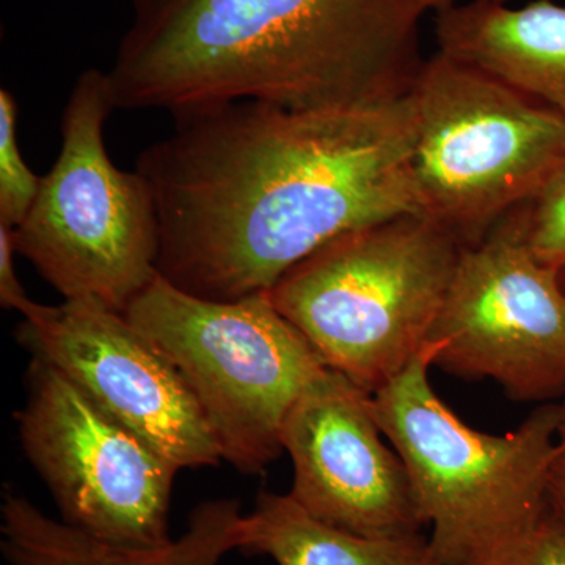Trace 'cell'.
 <instances>
[{
	"instance_id": "1",
	"label": "cell",
	"mask_w": 565,
	"mask_h": 565,
	"mask_svg": "<svg viewBox=\"0 0 565 565\" xmlns=\"http://www.w3.org/2000/svg\"><path fill=\"white\" fill-rule=\"evenodd\" d=\"M137 172L158 212V273L207 300L266 292L337 237L424 214L411 93L291 109L236 102L173 115Z\"/></svg>"
},
{
	"instance_id": "2",
	"label": "cell",
	"mask_w": 565,
	"mask_h": 565,
	"mask_svg": "<svg viewBox=\"0 0 565 565\" xmlns=\"http://www.w3.org/2000/svg\"><path fill=\"white\" fill-rule=\"evenodd\" d=\"M115 110L236 102L329 109L408 95L424 0H132Z\"/></svg>"
},
{
	"instance_id": "3",
	"label": "cell",
	"mask_w": 565,
	"mask_h": 565,
	"mask_svg": "<svg viewBox=\"0 0 565 565\" xmlns=\"http://www.w3.org/2000/svg\"><path fill=\"white\" fill-rule=\"evenodd\" d=\"M462 248L429 215H403L337 237L266 292L327 366L374 394L426 348Z\"/></svg>"
},
{
	"instance_id": "4",
	"label": "cell",
	"mask_w": 565,
	"mask_h": 565,
	"mask_svg": "<svg viewBox=\"0 0 565 565\" xmlns=\"http://www.w3.org/2000/svg\"><path fill=\"white\" fill-rule=\"evenodd\" d=\"M429 343L373 394L386 440L407 468L429 542L444 565H460L533 522L548 504L559 448L557 404L535 408L512 433H479L438 397Z\"/></svg>"
},
{
	"instance_id": "5",
	"label": "cell",
	"mask_w": 565,
	"mask_h": 565,
	"mask_svg": "<svg viewBox=\"0 0 565 565\" xmlns=\"http://www.w3.org/2000/svg\"><path fill=\"white\" fill-rule=\"evenodd\" d=\"M424 214L463 247L533 203L565 169V120L504 81L438 51L412 85Z\"/></svg>"
},
{
	"instance_id": "6",
	"label": "cell",
	"mask_w": 565,
	"mask_h": 565,
	"mask_svg": "<svg viewBox=\"0 0 565 565\" xmlns=\"http://www.w3.org/2000/svg\"><path fill=\"white\" fill-rule=\"evenodd\" d=\"M125 316L177 367L223 460L245 475L259 473L277 459L286 415L329 367L267 292L207 300L158 273Z\"/></svg>"
},
{
	"instance_id": "7",
	"label": "cell",
	"mask_w": 565,
	"mask_h": 565,
	"mask_svg": "<svg viewBox=\"0 0 565 565\" xmlns=\"http://www.w3.org/2000/svg\"><path fill=\"white\" fill-rule=\"evenodd\" d=\"M114 110L107 74L84 71L63 110L61 154L13 233L18 253L63 299L125 315L158 275L161 234L147 180L107 152Z\"/></svg>"
},
{
	"instance_id": "8",
	"label": "cell",
	"mask_w": 565,
	"mask_h": 565,
	"mask_svg": "<svg viewBox=\"0 0 565 565\" xmlns=\"http://www.w3.org/2000/svg\"><path fill=\"white\" fill-rule=\"evenodd\" d=\"M28 382L20 440L62 522L128 548L170 544L180 468L44 360L32 356Z\"/></svg>"
},
{
	"instance_id": "9",
	"label": "cell",
	"mask_w": 565,
	"mask_h": 565,
	"mask_svg": "<svg viewBox=\"0 0 565 565\" xmlns=\"http://www.w3.org/2000/svg\"><path fill=\"white\" fill-rule=\"evenodd\" d=\"M531 203L463 247L427 343L434 366L523 403L565 394V288L527 244Z\"/></svg>"
},
{
	"instance_id": "10",
	"label": "cell",
	"mask_w": 565,
	"mask_h": 565,
	"mask_svg": "<svg viewBox=\"0 0 565 565\" xmlns=\"http://www.w3.org/2000/svg\"><path fill=\"white\" fill-rule=\"evenodd\" d=\"M18 340L180 470L223 460L184 379L125 315L88 299L43 305L22 321Z\"/></svg>"
},
{
	"instance_id": "11",
	"label": "cell",
	"mask_w": 565,
	"mask_h": 565,
	"mask_svg": "<svg viewBox=\"0 0 565 565\" xmlns=\"http://www.w3.org/2000/svg\"><path fill=\"white\" fill-rule=\"evenodd\" d=\"M382 437L373 394L326 367L282 423L292 500L327 525L364 537L422 534L411 476Z\"/></svg>"
},
{
	"instance_id": "12",
	"label": "cell",
	"mask_w": 565,
	"mask_h": 565,
	"mask_svg": "<svg viewBox=\"0 0 565 565\" xmlns=\"http://www.w3.org/2000/svg\"><path fill=\"white\" fill-rule=\"evenodd\" d=\"M438 51L512 85L565 120V6L471 2L437 11Z\"/></svg>"
},
{
	"instance_id": "13",
	"label": "cell",
	"mask_w": 565,
	"mask_h": 565,
	"mask_svg": "<svg viewBox=\"0 0 565 565\" xmlns=\"http://www.w3.org/2000/svg\"><path fill=\"white\" fill-rule=\"evenodd\" d=\"M243 519L237 501H206L196 505L177 541L159 548H128L52 520L9 492L2 504V552L11 565H218L241 548Z\"/></svg>"
},
{
	"instance_id": "14",
	"label": "cell",
	"mask_w": 565,
	"mask_h": 565,
	"mask_svg": "<svg viewBox=\"0 0 565 565\" xmlns=\"http://www.w3.org/2000/svg\"><path fill=\"white\" fill-rule=\"evenodd\" d=\"M241 552L278 565H444L429 539L364 537L315 519L291 494L263 492L244 515Z\"/></svg>"
},
{
	"instance_id": "15",
	"label": "cell",
	"mask_w": 565,
	"mask_h": 565,
	"mask_svg": "<svg viewBox=\"0 0 565 565\" xmlns=\"http://www.w3.org/2000/svg\"><path fill=\"white\" fill-rule=\"evenodd\" d=\"M460 565H565V522L548 503L533 522Z\"/></svg>"
},
{
	"instance_id": "16",
	"label": "cell",
	"mask_w": 565,
	"mask_h": 565,
	"mask_svg": "<svg viewBox=\"0 0 565 565\" xmlns=\"http://www.w3.org/2000/svg\"><path fill=\"white\" fill-rule=\"evenodd\" d=\"M18 104L0 90V223L17 228L31 210L41 177L22 159L17 137Z\"/></svg>"
},
{
	"instance_id": "17",
	"label": "cell",
	"mask_w": 565,
	"mask_h": 565,
	"mask_svg": "<svg viewBox=\"0 0 565 565\" xmlns=\"http://www.w3.org/2000/svg\"><path fill=\"white\" fill-rule=\"evenodd\" d=\"M527 244L539 262L565 273V169L531 203Z\"/></svg>"
},
{
	"instance_id": "18",
	"label": "cell",
	"mask_w": 565,
	"mask_h": 565,
	"mask_svg": "<svg viewBox=\"0 0 565 565\" xmlns=\"http://www.w3.org/2000/svg\"><path fill=\"white\" fill-rule=\"evenodd\" d=\"M14 253L18 250L13 228L0 223V303L29 319L39 313L43 305L33 302L21 285L14 270Z\"/></svg>"
},
{
	"instance_id": "19",
	"label": "cell",
	"mask_w": 565,
	"mask_h": 565,
	"mask_svg": "<svg viewBox=\"0 0 565 565\" xmlns=\"http://www.w3.org/2000/svg\"><path fill=\"white\" fill-rule=\"evenodd\" d=\"M548 503L565 522V445L559 444L548 476Z\"/></svg>"
},
{
	"instance_id": "20",
	"label": "cell",
	"mask_w": 565,
	"mask_h": 565,
	"mask_svg": "<svg viewBox=\"0 0 565 565\" xmlns=\"http://www.w3.org/2000/svg\"><path fill=\"white\" fill-rule=\"evenodd\" d=\"M424 2H426L427 11H441L449 9V7L456 6V0H424ZM473 2L497 3V6H505V2H509V0H473Z\"/></svg>"
},
{
	"instance_id": "21",
	"label": "cell",
	"mask_w": 565,
	"mask_h": 565,
	"mask_svg": "<svg viewBox=\"0 0 565 565\" xmlns=\"http://www.w3.org/2000/svg\"><path fill=\"white\" fill-rule=\"evenodd\" d=\"M557 435H559V444L565 445V394L563 403L557 404Z\"/></svg>"
},
{
	"instance_id": "22",
	"label": "cell",
	"mask_w": 565,
	"mask_h": 565,
	"mask_svg": "<svg viewBox=\"0 0 565 565\" xmlns=\"http://www.w3.org/2000/svg\"><path fill=\"white\" fill-rule=\"evenodd\" d=\"M561 280H563V285H564V288H565V273L561 274Z\"/></svg>"
}]
</instances>
